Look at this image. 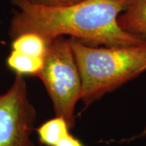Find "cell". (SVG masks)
<instances>
[{
    "label": "cell",
    "mask_w": 146,
    "mask_h": 146,
    "mask_svg": "<svg viewBox=\"0 0 146 146\" xmlns=\"http://www.w3.org/2000/svg\"><path fill=\"white\" fill-rule=\"evenodd\" d=\"M11 2L16 7L8 31L11 40L33 33L48 44L65 35L94 46L125 47L146 43V38L127 33L119 24L128 0H84L67 7H45L26 0Z\"/></svg>",
    "instance_id": "obj_1"
},
{
    "label": "cell",
    "mask_w": 146,
    "mask_h": 146,
    "mask_svg": "<svg viewBox=\"0 0 146 146\" xmlns=\"http://www.w3.org/2000/svg\"><path fill=\"white\" fill-rule=\"evenodd\" d=\"M69 42L81 78L80 100L85 106L146 71V43L98 47L73 37Z\"/></svg>",
    "instance_id": "obj_2"
},
{
    "label": "cell",
    "mask_w": 146,
    "mask_h": 146,
    "mask_svg": "<svg viewBox=\"0 0 146 146\" xmlns=\"http://www.w3.org/2000/svg\"><path fill=\"white\" fill-rule=\"evenodd\" d=\"M44 84L52 101L54 115L76 125V106L80 100L81 78L69 38L58 36L49 43L43 67L36 75Z\"/></svg>",
    "instance_id": "obj_3"
},
{
    "label": "cell",
    "mask_w": 146,
    "mask_h": 146,
    "mask_svg": "<svg viewBox=\"0 0 146 146\" xmlns=\"http://www.w3.org/2000/svg\"><path fill=\"white\" fill-rule=\"evenodd\" d=\"M36 118L25 79L16 74L10 88L0 95V146H35L32 134Z\"/></svg>",
    "instance_id": "obj_4"
},
{
    "label": "cell",
    "mask_w": 146,
    "mask_h": 146,
    "mask_svg": "<svg viewBox=\"0 0 146 146\" xmlns=\"http://www.w3.org/2000/svg\"><path fill=\"white\" fill-rule=\"evenodd\" d=\"M119 24L127 33L146 38V0H128Z\"/></svg>",
    "instance_id": "obj_5"
},
{
    "label": "cell",
    "mask_w": 146,
    "mask_h": 146,
    "mask_svg": "<svg viewBox=\"0 0 146 146\" xmlns=\"http://www.w3.org/2000/svg\"><path fill=\"white\" fill-rule=\"evenodd\" d=\"M70 130L67 121L58 116L45 122L36 129L39 142L46 146H55L70 134Z\"/></svg>",
    "instance_id": "obj_6"
},
{
    "label": "cell",
    "mask_w": 146,
    "mask_h": 146,
    "mask_svg": "<svg viewBox=\"0 0 146 146\" xmlns=\"http://www.w3.org/2000/svg\"><path fill=\"white\" fill-rule=\"evenodd\" d=\"M48 45L46 41L40 35L26 33L12 39L11 50L33 57L44 58Z\"/></svg>",
    "instance_id": "obj_7"
},
{
    "label": "cell",
    "mask_w": 146,
    "mask_h": 146,
    "mask_svg": "<svg viewBox=\"0 0 146 146\" xmlns=\"http://www.w3.org/2000/svg\"><path fill=\"white\" fill-rule=\"evenodd\" d=\"M43 63L44 58L33 57L12 50L7 58V67L21 76H36L43 67Z\"/></svg>",
    "instance_id": "obj_8"
},
{
    "label": "cell",
    "mask_w": 146,
    "mask_h": 146,
    "mask_svg": "<svg viewBox=\"0 0 146 146\" xmlns=\"http://www.w3.org/2000/svg\"><path fill=\"white\" fill-rule=\"evenodd\" d=\"M28 2L45 7H67L77 4L84 0H26Z\"/></svg>",
    "instance_id": "obj_9"
},
{
    "label": "cell",
    "mask_w": 146,
    "mask_h": 146,
    "mask_svg": "<svg viewBox=\"0 0 146 146\" xmlns=\"http://www.w3.org/2000/svg\"><path fill=\"white\" fill-rule=\"evenodd\" d=\"M55 146H84V144L77 139L76 137L72 136L71 133L68 136L63 137L61 141L58 143Z\"/></svg>",
    "instance_id": "obj_10"
}]
</instances>
